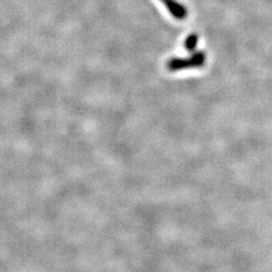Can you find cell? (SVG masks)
<instances>
[{
    "label": "cell",
    "instance_id": "obj_1",
    "mask_svg": "<svg viewBox=\"0 0 272 272\" xmlns=\"http://www.w3.org/2000/svg\"><path fill=\"white\" fill-rule=\"evenodd\" d=\"M207 56L204 52H195L188 58H173L167 62V68L169 71H180L192 68H201L206 63Z\"/></svg>",
    "mask_w": 272,
    "mask_h": 272
},
{
    "label": "cell",
    "instance_id": "obj_2",
    "mask_svg": "<svg viewBox=\"0 0 272 272\" xmlns=\"http://www.w3.org/2000/svg\"><path fill=\"white\" fill-rule=\"evenodd\" d=\"M162 4L167 8L168 12L176 19L183 20L188 15L187 8L176 0H160Z\"/></svg>",
    "mask_w": 272,
    "mask_h": 272
},
{
    "label": "cell",
    "instance_id": "obj_3",
    "mask_svg": "<svg viewBox=\"0 0 272 272\" xmlns=\"http://www.w3.org/2000/svg\"><path fill=\"white\" fill-rule=\"evenodd\" d=\"M198 41H199V36L197 34H195V33H192V34H190L186 38V40H185V48L188 51L192 52V51H194L196 49Z\"/></svg>",
    "mask_w": 272,
    "mask_h": 272
}]
</instances>
